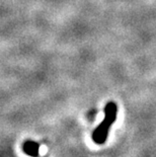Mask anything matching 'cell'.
Masks as SVG:
<instances>
[{
  "instance_id": "1",
  "label": "cell",
  "mask_w": 156,
  "mask_h": 157,
  "mask_svg": "<svg viewBox=\"0 0 156 157\" xmlns=\"http://www.w3.org/2000/svg\"><path fill=\"white\" fill-rule=\"evenodd\" d=\"M117 105L114 102H108L105 108V118L92 133V140L95 144H105L108 140L111 126L117 120Z\"/></svg>"
},
{
  "instance_id": "2",
  "label": "cell",
  "mask_w": 156,
  "mask_h": 157,
  "mask_svg": "<svg viewBox=\"0 0 156 157\" xmlns=\"http://www.w3.org/2000/svg\"><path fill=\"white\" fill-rule=\"evenodd\" d=\"M22 151L31 157H38L40 154V145L35 141L28 140L22 145Z\"/></svg>"
}]
</instances>
